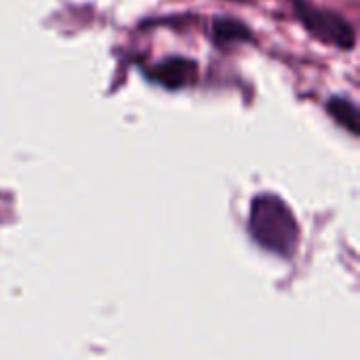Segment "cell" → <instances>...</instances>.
I'll list each match as a JSON object with an SVG mask.
<instances>
[{"label":"cell","instance_id":"obj_1","mask_svg":"<svg viewBox=\"0 0 360 360\" xmlns=\"http://www.w3.org/2000/svg\"><path fill=\"white\" fill-rule=\"evenodd\" d=\"M249 232L270 253L291 257L300 243V226L289 205L276 194H259L251 202Z\"/></svg>","mask_w":360,"mask_h":360},{"label":"cell","instance_id":"obj_4","mask_svg":"<svg viewBox=\"0 0 360 360\" xmlns=\"http://www.w3.org/2000/svg\"><path fill=\"white\" fill-rule=\"evenodd\" d=\"M213 36L219 44H230V42H247L251 40V30L232 17H219L215 19L213 25Z\"/></svg>","mask_w":360,"mask_h":360},{"label":"cell","instance_id":"obj_5","mask_svg":"<svg viewBox=\"0 0 360 360\" xmlns=\"http://www.w3.org/2000/svg\"><path fill=\"white\" fill-rule=\"evenodd\" d=\"M327 112L333 116V120L348 129L352 135H359V110L356 105L346 99V97H331L329 103H327Z\"/></svg>","mask_w":360,"mask_h":360},{"label":"cell","instance_id":"obj_3","mask_svg":"<svg viewBox=\"0 0 360 360\" xmlns=\"http://www.w3.org/2000/svg\"><path fill=\"white\" fill-rule=\"evenodd\" d=\"M150 78L160 82L167 89H181L194 82L196 78V63L184 57H171L150 70Z\"/></svg>","mask_w":360,"mask_h":360},{"label":"cell","instance_id":"obj_2","mask_svg":"<svg viewBox=\"0 0 360 360\" xmlns=\"http://www.w3.org/2000/svg\"><path fill=\"white\" fill-rule=\"evenodd\" d=\"M295 4H297V15H300L302 23L314 38L329 42L338 49H346V51L354 49L356 34L344 17H340L333 11L316 8L302 0H295Z\"/></svg>","mask_w":360,"mask_h":360}]
</instances>
